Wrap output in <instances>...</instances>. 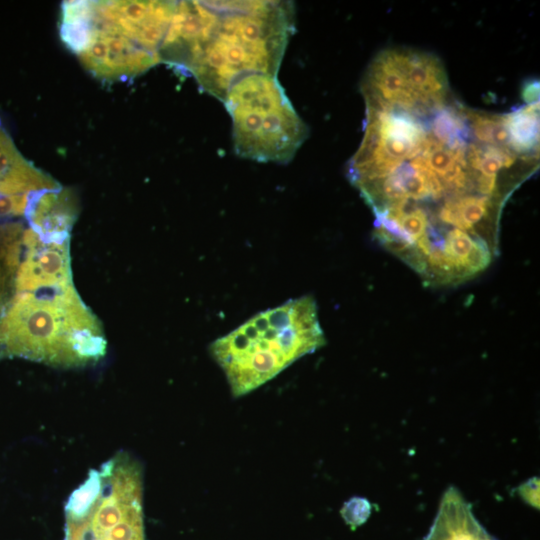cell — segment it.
<instances>
[{
	"instance_id": "obj_17",
	"label": "cell",
	"mask_w": 540,
	"mask_h": 540,
	"mask_svg": "<svg viewBox=\"0 0 540 540\" xmlns=\"http://www.w3.org/2000/svg\"><path fill=\"white\" fill-rule=\"evenodd\" d=\"M538 88H539V85L536 82H534V83H529L523 90L524 98L527 102H529V104L535 103L536 98L538 99V94H539Z\"/></svg>"
},
{
	"instance_id": "obj_3",
	"label": "cell",
	"mask_w": 540,
	"mask_h": 540,
	"mask_svg": "<svg viewBox=\"0 0 540 540\" xmlns=\"http://www.w3.org/2000/svg\"><path fill=\"white\" fill-rule=\"evenodd\" d=\"M324 344L316 302L303 296L256 314L213 341L209 351L232 395L241 397Z\"/></svg>"
},
{
	"instance_id": "obj_6",
	"label": "cell",
	"mask_w": 540,
	"mask_h": 540,
	"mask_svg": "<svg viewBox=\"0 0 540 540\" xmlns=\"http://www.w3.org/2000/svg\"><path fill=\"white\" fill-rule=\"evenodd\" d=\"M91 6L94 27L121 34L160 56L177 2L93 1Z\"/></svg>"
},
{
	"instance_id": "obj_7",
	"label": "cell",
	"mask_w": 540,
	"mask_h": 540,
	"mask_svg": "<svg viewBox=\"0 0 540 540\" xmlns=\"http://www.w3.org/2000/svg\"><path fill=\"white\" fill-rule=\"evenodd\" d=\"M77 55L87 70L106 81L135 77L161 62L159 54L121 34L94 26L88 42Z\"/></svg>"
},
{
	"instance_id": "obj_8",
	"label": "cell",
	"mask_w": 540,
	"mask_h": 540,
	"mask_svg": "<svg viewBox=\"0 0 540 540\" xmlns=\"http://www.w3.org/2000/svg\"><path fill=\"white\" fill-rule=\"evenodd\" d=\"M69 244V240H42L31 228H26L15 279V294L54 291L73 286Z\"/></svg>"
},
{
	"instance_id": "obj_16",
	"label": "cell",
	"mask_w": 540,
	"mask_h": 540,
	"mask_svg": "<svg viewBox=\"0 0 540 540\" xmlns=\"http://www.w3.org/2000/svg\"><path fill=\"white\" fill-rule=\"evenodd\" d=\"M521 498L534 508H539V479L537 477L528 479L518 487Z\"/></svg>"
},
{
	"instance_id": "obj_5",
	"label": "cell",
	"mask_w": 540,
	"mask_h": 540,
	"mask_svg": "<svg viewBox=\"0 0 540 540\" xmlns=\"http://www.w3.org/2000/svg\"><path fill=\"white\" fill-rule=\"evenodd\" d=\"M142 471L118 454L87 479L66 504L65 540H144Z\"/></svg>"
},
{
	"instance_id": "obj_9",
	"label": "cell",
	"mask_w": 540,
	"mask_h": 540,
	"mask_svg": "<svg viewBox=\"0 0 540 540\" xmlns=\"http://www.w3.org/2000/svg\"><path fill=\"white\" fill-rule=\"evenodd\" d=\"M77 215L74 192L61 186L32 193L25 212L29 228L46 241L69 240Z\"/></svg>"
},
{
	"instance_id": "obj_15",
	"label": "cell",
	"mask_w": 540,
	"mask_h": 540,
	"mask_svg": "<svg viewBox=\"0 0 540 540\" xmlns=\"http://www.w3.org/2000/svg\"><path fill=\"white\" fill-rule=\"evenodd\" d=\"M371 506L368 500L361 497H353L344 503L341 515L352 527L363 524L370 515Z\"/></svg>"
},
{
	"instance_id": "obj_18",
	"label": "cell",
	"mask_w": 540,
	"mask_h": 540,
	"mask_svg": "<svg viewBox=\"0 0 540 540\" xmlns=\"http://www.w3.org/2000/svg\"><path fill=\"white\" fill-rule=\"evenodd\" d=\"M0 194H2V193H0Z\"/></svg>"
},
{
	"instance_id": "obj_13",
	"label": "cell",
	"mask_w": 540,
	"mask_h": 540,
	"mask_svg": "<svg viewBox=\"0 0 540 540\" xmlns=\"http://www.w3.org/2000/svg\"><path fill=\"white\" fill-rule=\"evenodd\" d=\"M469 132L463 108H441L433 119L431 136L448 148H467L466 140Z\"/></svg>"
},
{
	"instance_id": "obj_14",
	"label": "cell",
	"mask_w": 540,
	"mask_h": 540,
	"mask_svg": "<svg viewBox=\"0 0 540 540\" xmlns=\"http://www.w3.org/2000/svg\"><path fill=\"white\" fill-rule=\"evenodd\" d=\"M464 116L472 134L483 144L508 148V136L503 116L490 115L463 108Z\"/></svg>"
},
{
	"instance_id": "obj_1",
	"label": "cell",
	"mask_w": 540,
	"mask_h": 540,
	"mask_svg": "<svg viewBox=\"0 0 540 540\" xmlns=\"http://www.w3.org/2000/svg\"><path fill=\"white\" fill-rule=\"evenodd\" d=\"M293 32L292 2L181 1L160 57L223 101L245 76H276Z\"/></svg>"
},
{
	"instance_id": "obj_12",
	"label": "cell",
	"mask_w": 540,
	"mask_h": 540,
	"mask_svg": "<svg viewBox=\"0 0 540 540\" xmlns=\"http://www.w3.org/2000/svg\"><path fill=\"white\" fill-rule=\"evenodd\" d=\"M539 103H531L503 115V124L512 152L528 153L539 142Z\"/></svg>"
},
{
	"instance_id": "obj_10",
	"label": "cell",
	"mask_w": 540,
	"mask_h": 540,
	"mask_svg": "<svg viewBox=\"0 0 540 540\" xmlns=\"http://www.w3.org/2000/svg\"><path fill=\"white\" fill-rule=\"evenodd\" d=\"M423 540H496L475 517L472 505L455 486L442 495L431 528Z\"/></svg>"
},
{
	"instance_id": "obj_4",
	"label": "cell",
	"mask_w": 540,
	"mask_h": 540,
	"mask_svg": "<svg viewBox=\"0 0 540 540\" xmlns=\"http://www.w3.org/2000/svg\"><path fill=\"white\" fill-rule=\"evenodd\" d=\"M222 102L231 117L233 146L240 157L287 163L307 138V126L276 76H245L229 88Z\"/></svg>"
},
{
	"instance_id": "obj_11",
	"label": "cell",
	"mask_w": 540,
	"mask_h": 540,
	"mask_svg": "<svg viewBox=\"0 0 540 540\" xmlns=\"http://www.w3.org/2000/svg\"><path fill=\"white\" fill-rule=\"evenodd\" d=\"M60 187L51 176L36 168L19 152L0 125V193L30 195Z\"/></svg>"
},
{
	"instance_id": "obj_2",
	"label": "cell",
	"mask_w": 540,
	"mask_h": 540,
	"mask_svg": "<svg viewBox=\"0 0 540 540\" xmlns=\"http://www.w3.org/2000/svg\"><path fill=\"white\" fill-rule=\"evenodd\" d=\"M106 348L99 319L74 285L16 293L0 310V360L24 358L77 368L97 363Z\"/></svg>"
}]
</instances>
